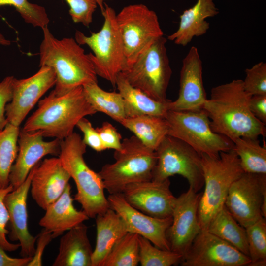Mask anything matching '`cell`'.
Listing matches in <instances>:
<instances>
[{"instance_id": "obj_1", "label": "cell", "mask_w": 266, "mask_h": 266, "mask_svg": "<svg viewBox=\"0 0 266 266\" xmlns=\"http://www.w3.org/2000/svg\"><path fill=\"white\" fill-rule=\"evenodd\" d=\"M251 97L240 79L212 88L210 98L207 99L202 107L209 118L212 131L232 141L239 137L265 136L266 125L250 110Z\"/></svg>"}, {"instance_id": "obj_2", "label": "cell", "mask_w": 266, "mask_h": 266, "mask_svg": "<svg viewBox=\"0 0 266 266\" xmlns=\"http://www.w3.org/2000/svg\"><path fill=\"white\" fill-rule=\"evenodd\" d=\"M43 38L39 48V66H47L55 71L56 81L52 91L57 95L98 82L97 74L88 54L75 39L56 38L48 26L42 29Z\"/></svg>"}, {"instance_id": "obj_3", "label": "cell", "mask_w": 266, "mask_h": 266, "mask_svg": "<svg viewBox=\"0 0 266 266\" xmlns=\"http://www.w3.org/2000/svg\"><path fill=\"white\" fill-rule=\"evenodd\" d=\"M84 94L83 86L57 95L52 91L39 100L37 109L26 120L22 129L40 131L43 137L63 140L73 133L82 118L96 113Z\"/></svg>"}, {"instance_id": "obj_4", "label": "cell", "mask_w": 266, "mask_h": 266, "mask_svg": "<svg viewBox=\"0 0 266 266\" xmlns=\"http://www.w3.org/2000/svg\"><path fill=\"white\" fill-rule=\"evenodd\" d=\"M86 146L80 135L73 132L61 141L58 156L75 183L77 192L73 200L81 204L90 218H95L110 206L100 176L88 166L84 159Z\"/></svg>"}, {"instance_id": "obj_5", "label": "cell", "mask_w": 266, "mask_h": 266, "mask_svg": "<svg viewBox=\"0 0 266 266\" xmlns=\"http://www.w3.org/2000/svg\"><path fill=\"white\" fill-rule=\"evenodd\" d=\"M204 176L198 217L201 230H206L213 218L224 206L232 184L244 172L233 148L218 156L200 154Z\"/></svg>"}, {"instance_id": "obj_6", "label": "cell", "mask_w": 266, "mask_h": 266, "mask_svg": "<svg viewBox=\"0 0 266 266\" xmlns=\"http://www.w3.org/2000/svg\"><path fill=\"white\" fill-rule=\"evenodd\" d=\"M101 13L104 23L98 32L87 36L77 30L75 39L79 45H86L93 51V54H88L97 75L115 87L118 74L127 67V60L115 10L105 3Z\"/></svg>"}, {"instance_id": "obj_7", "label": "cell", "mask_w": 266, "mask_h": 266, "mask_svg": "<svg viewBox=\"0 0 266 266\" xmlns=\"http://www.w3.org/2000/svg\"><path fill=\"white\" fill-rule=\"evenodd\" d=\"M115 162L104 165L98 172L109 194L122 193L127 185L151 180L157 161L156 151L133 135L122 141L115 150Z\"/></svg>"}, {"instance_id": "obj_8", "label": "cell", "mask_w": 266, "mask_h": 266, "mask_svg": "<svg viewBox=\"0 0 266 266\" xmlns=\"http://www.w3.org/2000/svg\"><path fill=\"white\" fill-rule=\"evenodd\" d=\"M166 41L163 36L157 38L121 72L133 87L163 102L169 100L166 91L172 74Z\"/></svg>"}, {"instance_id": "obj_9", "label": "cell", "mask_w": 266, "mask_h": 266, "mask_svg": "<svg viewBox=\"0 0 266 266\" xmlns=\"http://www.w3.org/2000/svg\"><path fill=\"white\" fill-rule=\"evenodd\" d=\"M165 118L168 125L167 135L182 140L200 154L218 156L221 152L233 147L231 139L212 131L209 118L203 109L169 110Z\"/></svg>"}, {"instance_id": "obj_10", "label": "cell", "mask_w": 266, "mask_h": 266, "mask_svg": "<svg viewBox=\"0 0 266 266\" xmlns=\"http://www.w3.org/2000/svg\"><path fill=\"white\" fill-rule=\"evenodd\" d=\"M157 161L152 180L163 181L180 175L198 192L204 186L201 154L182 140L167 135L156 150Z\"/></svg>"}, {"instance_id": "obj_11", "label": "cell", "mask_w": 266, "mask_h": 266, "mask_svg": "<svg viewBox=\"0 0 266 266\" xmlns=\"http://www.w3.org/2000/svg\"><path fill=\"white\" fill-rule=\"evenodd\" d=\"M116 21L127 67L152 43L164 35L157 14L143 4L125 6L116 14Z\"/></svg>"}, {"instance_id": "obj_12", "label": "cell", "mask_w": 266, "mask_h": 266, "mask_svg": "<svg viewBox=\"0 0 266 266\" xmlns=\"http://www.w3.org/2000/svg\"><path fill=\"white\" fill-rule=\"evenodd\" d=\"M224 206L244 228L266 217V174L243 172L231 185Z\"/></svg>"}, {"instance_id": "obj_13", "label": "cell", "mask_w": 266, "mask_h": 266, "mask_svg": "<svg viewBox=\"0 0 266 266\" xmlns=\"http://www.w3.org/2000/svg\"><path fill=\"white\" fill-rule=\"evenodd\" d=\"M248 256L207 230L193 240L180 264L182 266H246Z\"/></svg>"}, {"instance_id": "obj_14", "label": "cell", "mask_w": 266, "mask_h": 266, "mask_svg": "<svg viewBox=\"0 0 266 266\" xmlns=\"http://www.w3.org/2000/svg\"><path fill=\"white\" fill-rule=\"evenodd\" d=\"M33 76L22 79L14 78L12 98L5 107L8 123L19 127L41 97L55 86L56 74L51 67L40 66Z\"/></svg>"}, {"instance_id": "obj_15", "label": "cell", "mask_w": 266, "mask_h": 266, "mask_svg": "<svg viewBox=\"0 0 266 266\" xmlns=\"http://www.w3.org/2000/svg\"><path fill=\"white\" fill-rule=\"evenodd\" d=\"M201 194L189 187L176 198L173 208L167 238L170 250L181 255L182 258L201 231L198 217Z\"/></svg>"}, {"instance_id": "obj_16", "label": "cell", "mask_w": 266, "mask_h": 266, "mask_svg": "<svg viewBox=\"0 0 266 266\" xmlns=\"http://www.w3.org/2000/svg\"><path fill=\"white\" fill-rule=\"evenodd\" d=\"M107 198L110 207L122 218L128 232L145 238L160 249L171 250L167 232L172 217L159 218L147 215L131 206L122 193L109 194Z\"/></svg>"}, {"instance_id": "obj_17", "label": "cell", "mask_w": 266, "mask_h": 266, "mask_svg": "<svg viewBox=\"0 0 266 266\" xmlns=\"http://www.w3.org/2000/svg\"><path fill=\"white\" fill-rule=\"evenodd\" d=\"M170 181L149 180L130 184L122 194L133 207L149 216L159 218L172 217L177 197L171 192Z\"/></svg>"}, {"instance_id": "obj_18", "label": "cell", "mask_w": 266, "mask_h": 266, "mask_svg": "<svg viewBox=\"0 0 266 266\" xmlns=\"http://www.w3.org/2000/svg\"><path fill=\"white\" fill-rule=\"evenodd\" d=\"M40 131L29 132L20 130L18 153L10 174L9 183L13 189L19 187L27 177L30 170L44 156H59L61 140L55 138L45 141Z\"/></svg>"}, {"instance_id": "obj_19", "label": "cell", "mask_w": 266, "mask_h": 266, "mask_svg": "<svg viewBox=\"0 0 266 266\" xmlns=\"http://www.w3.org/2000/svg\"><path fill=\"white\" fill-rule=\"evenodd\" d=\"M40 162L30 170L24 182L8 193L4 200L10 223L9 238L19 241L23 257H33L35 249L37 236L32 235L28 230L27 201L32 178Z\"/></svg>"}, {"instance_id": "obj_20", "label": "cell", "mask_w": 266, "mask_h": 266, "mask_svg": "<svg viewBox=\"0 0 266 266\" xmlns=\"http://www.w3.org/2000/svg\"><path fill=\"white\" fill-rule=\"evenodd\" d=\"M207 100L202 80V61L198 49L192 46L183 60L177 99L170 100L169 110L197 111L202 109Z\"/></svg>"}, {"instance_id": "obj_21", "label": "cell", "mask_w": 266, "mask_h": 266, "mask_svg": "<svg viewBox=\"0 0 266 266\" xmlns=\"http://www.w3.org/2000/svg\"><path fill=\"white\" fill-rule=\"evenodd\" d=\"M70 178L59 157L46 158L38 164L32 177V197L45 210L61 196Z\"/></svg>"}, {"instance_id": "obj_22", "label": "cell", "mask_w": 266, "mask_h": 266, "mask_svg": "<svg viewBox=\"0 0 266 266\" xmlns=\"http://www.w3.org/2000/svg\"><path fill=\"white\" fill-rule=\"evenodd\" d=\"M71 189L68 183L61 196L45 210V213L39 222L40 226L52 233L56 237L90 218L83 210L75 208Z\"/></svg>"}, {"instance_id": "obj_23", "label": "cell", "mask_w": 266, "mask_h": 266, "mask_svg": "<svg viewBox=\"0 0 266 266\" xmlns=\"http://www.w3.org/2000/svg\"><path fill=\"white\" fill-rule=\"evenodd\" d=\"M214 0H197L191 8L184 10L180 16V22L176 32L168 36L167 39L175 44L186 46L196 36L205 34L209 29L206 19L219 13Z\"/></svg>"}, {"instance_id": "obj_24", "label": "cell", "mask_w": 266, "mask_h": 266, "mask_svg": "<svg viewBox=\"0 0 266 266\" xmlns=\"http://www.w3.org/2000/svg\"><path fill=\"white\" fill-rule=\"evenodd\" d=\"M83 223L67 231L60 241L53 266H92L93 249Z\"/></svg>"}, {"instance_id": "obj_25", "label": "cell", "mask_w": 266, "mask_h": 266, "mask_svg": "<svg viewBox=\"0 0 266 266\" xmlns=\"http://www.w3.org/2000/svg\"><path fill=\"white\" fill-rule=\"evenodd\" d=\"M95 218L97 236L92 254V266H102L114 245L128 230L122 218L110 207Z\"/></svg>"}, {"instance_id": "obj_26", "label": "cell", "mask_w": 266, "mask_h": 266, "mask_svg": "<svg viewBox=\"0 0 266 266\" xmlns=\"http://www.w3.org/2000/svg\"><path fill=\"white\" fill-rule=\"evenodd\" d=\"M116 86L124 100L127 118L142 115L165 118L169 110L170 100L163 102L153 99L131 85L121 72L117 76Z\"/></svg>"}, {"instance_id": "obj_27", "label": "cell", "mask_w": 266, "mask_h": 266, "mask_svg": "<svg viewBox=\"0 0 266 266\" xmlns=\"http://www.w3.org/2000/svg\"><path fill=\"white\" fill-rule=\"evenodd\" d=\"M133 133L147 147L156 151L168 134L165 118L142 115L125 118L120 123Z\"/></svg>"}, {"instance_id": "obj_28", "label": "cell", "mask_w": 266, "mask_h": 266, "mask_svg": "<svg viewBox=\"0 0 266 266\" xmlns=\"http://www.w3.org/2000/svg\"><path fill=\"white\" fill-rule=\"evenodd\" d=\"M206 230L249 257L245 228L236 221L225 206L213 218Z\"/></svg>"}, {"instance_id": "obj_29", "label": "cell", "mask_w": 266, "mask_h": 266, "mask_svg": "<svg viewBox=\"0 0 266 266\" xmlns=\"http://www.w3.org/2000/svg\"><path fill=\"white\" fill-rule=\"evenodd\" d=\"M83 89L86 99L97 112H102L119 123L127 118L125 101L119 92L106 91L98 82L86 84Z\"/></svg>"}, {"instance_id": "obj_30", "label": "cell", "mask_w": 266, "mask_h": 266, "mask_svg": "<svg viewBox=\"0 0 266 266\" xmlns=\"http://www.w3.org/2000/svg\"><path fill=\"white\" fill-rule=\"evenodd\" d=\"M232 141L244 172L266 174V148L258 138L239 137Z\"/></svg>"}, {"instance_id": "obj_31", "label": "cell", "mask_w": 266, "mask_h": 266, "mask_svg": "<svg viewBox=\"0 0 266 266\" xmlns=\"http://www.w3.org/2000/svg\"><path fill=\"white\" fill-rule=\"evenodd\" d=\"M19 127L9 123L0 131V189L10 184L9 174L18 153Z\"/></svg>"}, {"instance_id": "obj_32", "label": "cell", "mask_w": 266, "mask_h": 266, "mask_svg": "<svg viewBox=\"0 0 266 266\" xmlns=\"http://www.w3.org/2000/svg\"><path fill=\"white\" fill-rule=\"evenodd\" d=\"M139 263V235L128 232L114 245L102 266H136Z\"/></svg>"}, {"instance_id": "obj_33", "label": "cell", "mask_w": 266, "mask_h": 266, "mask_svg": "<svg viewBox=\"0 0 266 266\" xmlns=\"http://www.w3.org/2000/svg\"><path fill=\"white\" fill-rule=\"evenodd\" d=\"M139 263L141 266H171L180 264L182 256L160 249L139 235Z\"/></svg>"}, {"instance_id": "obj_34", "label": "cell", "mask_w": 266, "mask_h": 266, "mask_svg": "<svg viewBox=\"0 0 266 266\" xmlns=\"http://www.w3.org/2000/svg\"><path fill=\"white\" fill-rule=\"evenodd\" d=\"M245 230L249 257L251 260L249 264L258 262H266V218H261L245 228Z\"/></svg>"}, {"instance_id": "obj_35", "label": "cell", "mask_w": 266, "mask_h": 266, "mask_svg": "<svg viewBox=\"0 0 266 266\" xmlns=\"http://www.w3.org/2000/svg\"><path fill=\"white\" fill-rule=\"evenodd\" d=\"M10 5L15 7L24 21L41 29L48 26L49 19L45 8L28 0H0V7Z\"/></svg>"}, {"instance_id": "obj_36", "label": "cell", "mask_w": 266, "mask_h": 266, "mask_svg": "<svg viewBox=\"0 0 266 266\" xmlns=\"http://www.w3.org/2000/svg\"><path fill=\"white\" fill-rule=\"evenodd\" d=\"M243 80L245 90L251 96L266 95V64L259 62L245 69Z\"/></svg>"}, {"instance_id": "obj_37", "label": "cell", "mask_w": 266, "mask_h": 266, "mask_svg": "<svg viewBox=\"0 0 266 266\" xmlns=\"http://www.w3.org/2000/svg\"><path fill=\"white\" fill-rule=\"evenodd\" d=\"M69 6V13L74 23L89 27L98 4L95 0H65Z\"/></svg>"}, {"instance_id": "obj_38", "label": "cell", "mask_w": 266, "mask_h": 266, "mask_svg": "<svg viewBox=\"0 0 266 266\" xmlns=\"http://www.w3.org/2000/svg\"><path fill=\"white\" fill-rule=\"evenodd\" d=\"M13 190V187L11 184L6 188L0 189V245L8 252L15 251L20 247L19 243H11L7 238L9 231L6 228V226L9 218L4 200L5 196Z\"/></svg>"}, {"instance_id": "obj_39", "label": "cell", "mask_w": 266, "mask_h": 266, "mask_svg": "<svg viewBox=\"0 0 266 266\" xmlns=\"http://www.w3.org/2000/svg\"><path fill=\"white\" fill-rule=\"evenodd\" d=\"M102 145L106 149L119 150L122 147V137L117 129L110 123L104 122L96 128Z\"/></svg>"}, {"instance_id": "obj_40", "label": "cell", "mask_w": 266, "mask_h": 266, "mask_svg": "<svg viewBox=\"0 0 266 266\" xmlns=\"http://www.w3.org/2000/svg\"><path fill=\"white\" fill-rule=\"evenodd\" d=\"M76 126L83 133L84 136L82 140L86 145L97 152L105 150L98 131L87 119L82 118Z\"/></svg>"}, {"instance_id": "obj_41", "label": "cell", "mask_w": 266, "mask_h": 266, "mask_svg": "<svg viewBox=\"0 0 266 266\" xmlns=\"http://www.w3.org/2000/svg\"><path fill=\"white\" fill-rule=\"evenodd\" d=\"M13 76H7L0 82V131L7 124L5 107L12 98Z\"/></svg>"}, {"instance_id": "obj_42", "label": "cell", "mask_w": 266, "mask_h": 266, "mask_svg": "<svg viewBox=\"0 0 266 266\" xmlns=\"http://www.w3.org/2000/svg\"><path fill=\"white\" fill-rule=\"evenodd\" d=\"M54 234L50 231L42 229L40 233L37 236L36 248L32 260L27 266H41L42 265V256L46 246L54 238Z\"/></svg>"}, {"instance_id": "obj_43", "label": "cell", "mask_w": 266, "mask_h": 266, "mask_svg": "<svg viewBox=\"0 0 266 266\" xmlns=\"http://www.w3.org/2000/svg\"><path fill=\"white\" fill-rule=\"evenodd\" d=\"M249 109L255 117L266 125V95L251 96L249 100Z\"/></svg>"}, {"instance_id": "obj_44", "label": "cell", "mask_w": 266, "mask_h": 266, "mask_svg": "<svg viewBox=\"0 0 266 266\" xmlns=\"http://www.w3.org/2000/svg\"><path fill=\"white\" fill-rule=\"evenodd\" d=\"M0 245V266H27L32 257L13 258Z\"/></svg>"}, {"instance_id": "obj_45", "label": "cell", "mask_w": 266, "mask_h": 266, "mask_svg": "<svg viewBox=\"0 0 266 266\" xmlns=\"http://www.w3.org/2000/svg\"><path fill=\"white\" fill-rule=\"evenodd\" d=\"M0 44L4 46H8L11 44V41L7 39L3 35L0 33Z\"/></svg>"}, {"instance_id": "obj_46", "label": "cell", "mask_w": 266, "mask_h": 266, "mask_svg": "<svg viewBox=\"0 0 266 266\" xmlns=\"http://www.w3.org/2000/svg\"><path fill=\"white\" fill-rule=\"evenodd\" d=\"M96 2V3L98 4V6H99L100 8L101 12L104 10V3L105 1H108V0H95Z\"/></svg>"}]
</instances>
